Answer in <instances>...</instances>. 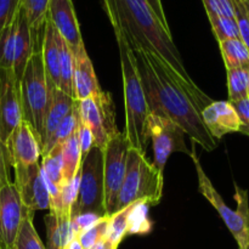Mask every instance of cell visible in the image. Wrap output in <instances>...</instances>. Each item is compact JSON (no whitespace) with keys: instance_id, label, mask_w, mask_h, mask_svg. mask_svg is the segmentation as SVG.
Returning <instances> with one entry per match:
<instances>
[{"instance_id":"obj_37","label":"cell","mask_w":249,"mask_h":249,"mask_svg":"<svg viewBox=\"0 0 249 249\" xmlns=\"http://www.w3.org/2000/svg\"><path fill=\"white\" fill-rule=\"evenodd\" d=\"M231 105L233 106L238 116V119H240L241 125L238 133H242L249 136V97L231 102Z\"/></svg>"},{"instance_id":"obj_17","label":"cell","mask_w":249,"mask_h":249,"mask_svg":"<svg viewBox=\"0 0 249 249\" xmlns=\"http://www.w3.org/2000/svg\"><path fill=\"white\" fill-rule=\"evenodd\" d=\"M49 91H50L49 105L48 109L45 112V117H44L43 128H41L40 133L41 148L53 138L60 124L68 116V113L72 111L73 106L77 101L73 97L65 94L62 90L58 89L50 80H49Z\"/></svg>"},{"instance_id":"obj_27","label":"cell","mask_w":249,"mask_h":249,"mask_svg":"<svg viewBox=\"0 0 249 249\" xmlns=\"http://www.w3.org/2000/svg\"><path fill=\"white\" fill-rule=\"evenodd\" d=\"M133 204L126 206L113 215L109 216L108 230H107L106 240L109 241L113 246L118 247L123 238L128 235V218Z\"/></svg>"},{"instance_id":"obj_7","label":"cell","mask_w":249,"mask_h":249,"mask_svg":"<svg viewBox=\"0 0 249 249\" xmlns=\"http://www.w3.org/2000/svg\"><path fill=\"white\" fill-rule=\"evenodd\" d=\"M84 212H95L107 216L105 213L104 150L95 146L83 157L79 196L72 211V216Z\"/></svg>"},{"instance_id":"obj_6","label":"cell","mask_w":249,"mask_h":249,"mask_svg":"<svg viewBox=\"0 0 249 249\" xmlns=\"http://www.w3.org/2000/svg\"><path fill=\"white\" fill-rule=\"evenodd\" d=\"M22 116L40 136L49 105V79L44 70L40 49L31 56L18 83Z\"/></svg>"},{"instance_id":"obj_25","label":"cell","mask_w":249,"mask_h":249,"mask_svg":"<svg viewBox=\"0 0 249 249\" xmlns=\"http://www.w3.org/2000/svg\"><path fill=\"white\" fill-rule=\"evenodd\" d=\"M152 230L148 219V203L143 199L133 203L128 218V235H147Z\"/></svg>"},{"instance_id":"obj_36","label":"cell","mask_w":249,"mask_h":249,"mask_svg":"<svg viewBox=\"0 0 249 249\" xmlns=\"http://www.w3.org/2000/svg\"><path fill=\"white\" fill-rule=\"evenodd\" d=\"M21 0H0V33L15 18Z\"/></svg>"},{"instance_id":"obj_4","label":"cell","mask_w":249,"mask_h":249,"mask_svg":"<svg viewBox=\"0 0 249 249\" xmlns=\"http://www.w3.org/2000/svg\"><path fill=\"white\" fill-rule=\"evenodd\" d=\"M164 175L148 162L145 155L129 147L126 170L116 203L117 213L135 202L146 201L148 206H157L163 196Z\"/></svg>"},{"instance_id":"obj_13","label":"cell","mask_w":249,"mask_h":249,"mask_svg":"<svg viewBox=\"0 0 249 249\" xmlns=\"http://www.w3.org/2000/svg\"><path fill=\"white\" fill-rule=\"evenodd\" d=\"M18 83L11 70L0 68V141L4 143L23 119Z\"/></svg>"},{"instance_id":"obj_20","label":"cell","mask_w":249,"mask_h":249,"mask_svg":"<svg viewBox=\"0 0 249 249\" xmlns=\"http://www.w3.org/2000/svg\"><path fill=\"white\" fill-rule=\"evenodd\" d=\"M45 228L48 235V249H66L71 241L75 238L71 216L49 212L48 215H45Z\"/></svg>"},{"instance_id":"obj_8","label":"cell","mask_w":249,"mask_h":249,"mask_svg":"<svg viewBox=\"0 0 249 249\" xmlns=\"http://www.w3.org/2000/svg\"><path fill=\"white\" fill-rule=\"evenodd\" d=\"M79 117L91 130L94 146L104 150L108 141L121 131L116 124V111L111 94L101 92L78 101Z\"/></svg>"},{"instance_id":"obj_30","label":"cell","mask_w":249,"mask_h":249,"mask_svg":"<svg viewBox=\"0 0 249 249\" xmlns=\"http://www.w3.org/2000/svg\"><path fill=\"white\" fill-rule=\"evenodd\" d=\"M49 1L50 0H21V6L26 12L27 19L36 32L44 28L48 17Z\"/></svg>"},{"instance_id":"obj_10","label":"cell","mask_w":249,"mask_h":249,"mask_svg":"<svg viewBox=\"0 0 249 249\" xmlns=\"http://www.w3.org/2000/svg\"><path fill=\"white\" fill-rule=\"evenodd\" d=\"M129 147L124 134L118 133L104 148L105 213L107 216L116 212L117 198L125 177Z\"/></svg>"},{"instance_id":"obj_31","label":"cell","mask_w":249,"mask_h":249,"mask_svg":"<svg viewBox=\"0 0 249 249\" xmlns=\"http://www.w3.org/2000/svg\"><path fill=\"white\" fill-rule=\"evenodd\" d=\"M80 184V169L70 181L61 187V214L72 216V211L78 202Z\"/></svg>"},{"instance_id":"obj_33","label":"cell","mask_w":249,"mask_h":249,"mask_svg":"<svg viewBox=\"0 0 249 249\" xmlns=\"http://www.w3.org/2000/svg\"><path fill=\"white\" fill-rule=\"evenodd\" d=\"M240 39L249 50V0H232Z\"/></svg>"},{"instance_id":"obj_34","label":"cell","mask_w":249,"mask_h":249,"mask_svg":"<svg viewBox=\"0 0 249 249\" xmlns=\"http://www.w3.org/2000/svg\"><path fill=\"white\" fill-rule=\"evenodd\" d=\"M104 216L105 215L95 213V212H84V213H79L77 214V215L72 216L71 223H72L73 233H74L75 237H78V236H79L83 231L87 230V229L91 228L94 224H96L97 221L101 218H104Z\"/></svg>"},{"instance_id":"obj_12","label":"cell","mask_w":249,"mask_h":249,"mask_svg":"<svg viewBox=\"0 0 249 249\" xmlns=\"http://www.w3.org/2000/svg\"><path fill=\"white\" fill-rule=\"evenodd\" d=\"M28 212L14 182L0 190V248L14 249L19 226Z\"/></svg>"},{"instance_id":"obj_39","label":"cell","mask_w":249,"mask_h":249,"mask_svg":"<svg viewBox=\"0 0 249 249\" xmlns=\"http://www.w3.org/2000/svg\"><path fill=\"white\" fill-rule=\"evenodd\" d=\"M78 140L80 143V150H82V155L84 157L92 147H94V138H92L91 130L85 125L82 122L79 117V122H78V129H77Z\"/></svg>"},{"instance_id":"obj_28","label":"cell","mask_w":249,"mask_h":249,"mask_svg":"<svg viewBox=\"0 0 249 249\" xmlns=\"http://www.w3.org/2000/svg\"><path fill=\"white\" fill-rule=\"evenodd\" d=\"M228 75L229 102H235L248 97V75L245 68L226 70Z\"/></svg>"},{"instance_id":"obj_1","label":"cell","mask_w":249,"mask_h":249,"mask_svg":"<svg viewBox=\"0 0 249 249\" xmlns=\"http://www.w3.org/2000/svg\"><path fill=\"white\" fill-rule=\"evenodd\" d=\"M150 113L165 116L178 124L194 143L208 152L218 147L201 112L213 100L197 85H190L162 58L145 50H133Z\"/></svg>"},{"instance_id":"obj_32","label":"cell","mask_w":249,"mask_h":249,"mask_svg":"<svg viewBox=\"0 0 249 249\" xmlns=\"http://www.w3.org/2000/svg\"><path fill=\"white\" fill-rule=\"evenodd\" d=\"M108 223L109 216H104L96 224H94L91 228L87 229L78 236L77 238L83 249H92L97 243L106 238Z\"/></svg>"},{"instance_id":"obj_5","label":"cell","mask_w":249,"mask_h":249,"mask_svg":"<svg viewBox=\"0 0 249 249\" xmlns=\"http://www.w3.org/2000/svg\"><path fill=\"white\" fill-rule=\"evenodd\" d=\"M194 143V142H192ZM196 143L192 146V152L190 153L195 168H196L197 178H198V190L202 196L216 209L220 218L223 219L229 231L233 236L240 249H249V204H248V192L241 189L237 184H235V199L237 201V211H232L225 203L219 192L212 184L211 179L204 172L199 158L196 153Z\"/></svg>"},{"instance_id":"obj_15","label":"cell","mask_w":249,"mask_h":249,"mask_svg":"<svg viewBox=\"0 0 249 249\" xmlns=\"http://www.w3.org/2000/svg\"><path fill=\"white\" fill-rule=\"evenodd\" d=\"M46 18L55 26L73 53L84 46L72 0H50Z\"/></svg>"},{"instance_id":"obj_38","label":"cell","mask_w":249,"mask_h":249,"mask_svg":"<svg viewBox=\"0 0 249 249\" xmlns=\"http://www.w3.org/2000/svg\"><path fill=\"white\" fill-rule=\"evenodd\" d=\"M10 167L11 165H10L9 152H7L6 145L2 141H0V190L11 184L9 172Z\"/></svg>"},{"instance_id":"obj_24","label":"cell","mask_w":249,"mask_h":249,"mask_svg":"<svg viewBox=\"0 0 249 249\" xmlns=\"http://www.w3.org/2000/svg\"><path fill=\"white\" fill-rule=\"evenodd\" d=\"M34 212H28L22 221L15 240L14 249H46L33 224Z\"/></svg>"},{"instance_id":"obj_44","label":"cell","mask_w":249,"mask_h":249,"mask_svg":"<svg viewBox=\"0 0 249 249\" xmlns=\"http://www.w3.org/2000/svg\"><path fill=\"white\" fill-rule=\"evenodd\" d=\"M0 249H1V248H0Z\"/></svg>"},{"instance_id":"obj_19","label":"cell","mask_w":249,"mask_h":249,"mask_svg":"<svg viewBox=\"0 0 249 249\" xmlns=\"http://www.w3.org/2000/svg\"><path fill=\"white\" fill-rule=\"evenodd\" d=\"M44 36L41 41L40 51L43 57L44 70L46 77L51 83L58 87L60 82V58H61V43L62 36L57 32L53 23L46 18L44 24Z\"/></svg>"},{"instance_id":"obj_11","label":"cell","mask_w":249,"mask_h":249,"mask_svg":"<svg viewBox=\"0 0 249 249\" xmlns=\"http://www.w3.org/2000/svg\"><path fill=\"white\" fill-rule=\"evenodd\" d=\"M5 145L9 152L10 165L15 172H21L36 164L41 157L40 136L26 119L19 122Z\"/></svg>"},{"instance_id":"obj_14","label":"cell","mask_w":249,"mask_h":249,"mask_svg":"<svg viewBox=\"0 0 249 249\" xmlns=\"http://www.w3.org/2000/svg\"><path fill=\"white\" fill-rule=\"evenodd\" d=\"M14 184L27 209L32 212L50 209V195L39 163L15 172Z\"/></svg>"},{"instance_id":"obj_22","label":"cell","mask_w":249,"mask_h":249,"mask_svg":"<svg viewBox=\"0 0 249 249\" xmlns=\"http://www.w3.org/2000/svg\"><path fill=\"white\" fill-rule=\"evenodd\" d=\"M219 48H220V53L226 70H233V68L248 70L249 50L241 39H230V40L220 41Z\"/></svg>"},{"instance_id":"obj_3","label":"cell","mask_w":249,"mask_h":249,"mask_svg":"<svg viewBox=\"0 0 249 249\" xmlns=\"http://www.w3.org/2000/svg\"><path fill=\"white\" fill-rule=\"evenodd\" d=\"M119 50L122 77H123L124 107H125V129L124 136L131 148L146 156L148 139L146 135L147 119L150 116L145 91L136 65L133 50L119 32H114Z\"/></svg>"},{"instance_id":"obj_35","label":"cell","mask_w":249,"mask_h":249,"mask_svg":"<svg viewBox=\"0 0 249 249\" xmlns=\"http://www.w3.org/2000/svg\"><path fill=\"white\" fill-rule=\"evenodd\" d=\"M207 15H216L224 17H235L232 0H202Z\"/></svg>"},{"instance_id":"obj_21","label":"cell","mask_w":249,"mask_h":249,"mask_svg":"<svg viewBox=\"0 0 249 249\" xmlns=\"http://www.w3.org/2000/svg\"><path fill=\"white\" fill-rule=\"evenodd\" d=\"M61 155H62V178L65 184L79 172L82 165L83 155L77 133L73 134L61 145Z\"/></svg>"},{"instance_id":"obj_18","label":"cell","mask_w":249,"mask_h":249,"mask_svg":"<svg viewBox=\"0 0 249 249\" xmlns=\"http://www.w3.org/2000/svg\"><path fill=\"white\" fill-rule=\"evenodd\" d=\"M73 88L77 101L102 91L85 45L73 53Z\"/></svg>"},{"instance_id":"obj_26","label":"cell","mask_w":249,"mask_h":249,"mask_svg":"<svg viewBox=\"0 0 249 249\" xmlns=\"http://www.w3.org/2000/svg\"><path fill=\"white\" fill-rule=\"evenodd\" d=\"M58 89L65 94L74 99V88H73V53L62 38L61 43L60 58V82ZM75 100V99H74Z\"/></svg>"},{"instance_id":"obj_9","label":"cell","mask_w":249,"mask_h":249,"mask_svg":"<svg viewBox=\"0 0 249 249\" xmlns=\"http://www.w3.org/2000/svg\"><path fill=\"white\" fill-rule=\"evenodd\" d=\"M147 139L152 141L153 148V165L160 172L164 173L165 164L169 160L170 155L174 152H184L190 156L185 143V131L178 125L175 122L165 116L150 113L146 126Z\"/></svg>"},{"instance_id":"obj_29","label":"cell","mask_w":249,"mask_h":249,"mask_svg":"<svg viewBox=\"0 0 249 249\" xmlns=\"http://www.w3.org/2000/svg\"><path fill=\"white\" fill-rule=\"evenodd\" d=\"M207 16L218 43L230 39H240V32L235 17H224L216 15H207Z\"/></svg>"},{"instance_id":"obj_43","label":"cell","mask_w":249,"mask_h":249,"mask_svg":"<svg viewBox=\"0 0 249 249\" xmlns=\"http://www.w3.org/2000/svg\"><path fill=\"white\" fill-rule=\"evenodd\" d=\"M247 75H248V97H249V67L247 70Z\"/></svg>"},{"instance_id":"obj_40","label":"cell","mask_w":249,"mask_h":249,"mask_svg":"<svg viewBox=\"0 0 249 249\" xmlns=\"http://www.w3.org/2000/svg\"><path fill=\"white\" fill-rule=\"evenodd\" d=\"M148 2V5L151 6V9L153 10L157 17L160 18V21L164 24L167 28H169V24H168L167 21V17H165V12L164 9H163V4H162V0H146ZM170 29V28H169Z\"/></svg>"},{"instance_id":"obj_2","label":"cell","mask_w":249,"mask_h":249,"mask_svg":"<svg viewBox=\"0 0 249 249\" xmlns=\"http://www.w3.org/2000/svg\"><path fill=\"white\" fill-rule=\"evenodd\" d=\"M113 32L125 38L131 50H145L162 58L190 85H196L185 68L172 32L153 12L146 0H101Z\"/></svg>"},{"instance_id":"obj_16","label":"cell","mask_w":249,"mask_h":249,"mask_svg":"<svg viewBox=\"0 0 249 249\" xmlns=\"http://www.w3.org/2000/svg\"><path fill=\"white\" fill-rule=\"evenodd\" d=\"M207 130L216 141L230 133L240 131V119L229 101H212L201 112Z\"/></svg>"},{"instance_id":"obj_42","label":"cell","mask_w":249,"mask_h":249,"mask_svg":"<svg viewBox=\"0 0 249 249\" xmlns=\"http://www.w3.org/2000/svg\"><path fill=\"white\" fill-rule=\"evenodd\" d=\"M66 249H83V247H82V246H80V243H79V241H78V238L75 237V238H73L72 241H71L70 245H68L67 247H66Z\"/></svg>"},{"instance_id":"obj_41","label":"cell","mask_w":249,"mask_h":249,"mask_svg":"<svg viewBox=\"0 0 249 249\" xmlns=\"http://www.w3.org/2000/svg\"><path fill=\"white\" fill-rule=\"evenodd\" d=\"M117 248L118 247L113 246L111 242H109V241H107L106 238H105V240H102L101 242L97 243V245L95 246L92 249H117Z\"/></svg>"},{"instance_id":"obj_23","label":"cell","mask_w":249,"mask_h":249,"mask_svg":"<svg viewBox=\"0 0 249 249\" xmlns=\"http://www.w3.org/2000/svg\"><path fill=\"white\" fill-rule=\"evenodd\" d=\"M78 122H79V107H78V101H75V105L73 106L72 111L68 113V116L66 117L62 121V123L60 124V126L57 128V130L55 131V134L53 135V138L48 141L45 146L41 148V157L45 155H48L50 151H53V148L61 146L68 138L73 135L74 133H77L78 129Z\"/></svg>"}]
</instances>
